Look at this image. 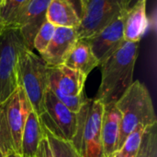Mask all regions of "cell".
I'll list each match as a JSON object with an SVG mask.
<instances>
[{"label": "cell", "instance_id": "26", "mask_svg": "<svg viewBox=\"0 0 157 157\" xmlns=\"http://www.w3.org/2000/svg\"><path fill=\"white\" fill-rule=\"evenodd\" d=\"M4 29H5V27L0 23V35H1V33H2V31H4Z\"/></svg>", "mask_w": 157, "mask_h": 157}, {"label": "cell", "instance_id": "17", "mask_svg": "<svg viewBox=\"0 0 157 157\" xmlns=\"http://www.w3.org/2000/svg\"><path fill=\"white\" fill-rule=\"evenodd\" d=\"M44 136V129L40 117L33 110H30L22 132L21 155L23 157H36L40 143Z\"/></svg>", "mask_w": 157, "mask_h": 157}, {"label": "cell", "instance_id": "2", "mask_svg": "<svg viewBox=\"0 0 157 157\" xmlns=\"http://www.w3.org/2000/svg\"><path fill=\"white\" fill-rule=\"evenodd\" d=\"M115 104L121 114L118 149L137 126L149 128L157 124L151 94L147 87L138 80L132 83Z\"/></svg>", "mask_w": 157, "mask_h": 157}, {"label": "cell", "instance_id": "32", "mask_svg": "<svg viewBox=\"0 0 157 157\" xmlns=\"http://www.w3.org/2000/svg\"><path fill=\"white\" fill-rule=\"evenodd\" d=\"M36 157H37V156H36Z\"/></svg>", "mask_w": 157, "mask_h": 157}, {"label": "cell", "instance_id": "25", "mask_svg": "<svg viewBox=\"0 0 157 157\" xmlns=\"http://www.w3.org/2000/svg\"><path fill=\"white\" fill-rule=\"evenodd\" d=\"M6 157H23L22 155H17V154H12V155H9L8 156Z\"/></svg>", "mask_w": 157, "mask_h": 157}, {"label": "cell", "instance_id": "19", "mask_svg": "<svg viewBox=\"0 0 157 157\" xmlns=\"http://www.w3.org/2000/svg\"><path fill=\"white\" fill-rule=\"evenodd\" d=\"M45 137L48 140L52 151L55 157H82L75 150L73 144L65 140L60 139L49 132L44 127Z\"/></svg>", "mask_w": 157, "mask_h": 157}, {"label": "cell", "instance_id": "29", "mask_svg": "<svg viewBox=\"0 0 157 157\" xmlns=\"http://www.w3.org/2000/svg\"><path fill=\"white\" fill-rule=\"evenodd\" d=\"M3 1H4V0H0V6L2 5V3H3Z\"/></svg>", "mask_w": 157, "mask_h": 157}, {"label": "cell", "instance_id": "18", "mask_svg": "<svg viewBox=\"0 0 157 157\" xmlns=\"http://www.w3.org/2000/svg\"><path fill=\"white\" fill-rule=\"evenodd\" d=\"M146 129L147 128L143 125L137 126L112 157H136L139 153L142 140Z\"/></svg>", "mask_w": 157, "mask_h": 157}, {"label": "cell", "instance_id": "16", "mask_svg": "<svg viewBox=\"0 0 157 157\" xmlns=\"http://www.w3.org/2000/svg\"><path fill=\"white\" fill-rule=\"evenodd\" d=\"M63 65L87 77L95 68L99 66V62L94 56L88 43L86 40L78 39Z\"/></svg>", "mask_w": 157, "mask_h": 157}, {"label": "cell", "instance_id": "10", "mask_svg": "<svg viewBox=\"0 0 157 157\" xmlns=\"http://www.w3.org/2000/svg\"><path fill=\"white\" fill-rule=\"evenodd\" d=\"M124 13L117 17L99 32L86 39L94 56L98 60L99 65L112 55L125 41L123 35Z\"/></svg>", "mask_w": 157, "mask_h": 157}, {"label": "cell", "instance_id": "24", "mask_svg": "<svg viewBox=\"0 0 157 157\" xmlns=\"http://www.w3.org/2000/svg\"><path fill=\"white\" fill-rule=\"evenodd\" d=\"M45 134V133H44ZM37 157H55L52 151V148L50 146V143L48 142V140L46 139V137L44 136V138L41 140L40 143V146H39V149H38V152H37Z\"/></svg>", "mask_w": 157, "mask_h": 157}, {"label": "cell", "instance_id": "27", "mask_svg": "<svg viewBox=\"0 0 157 157\" xmlns=\"http://www.w3.org/2000/svg\"><path fill=\"white\" fill-rule=\"evenodd\" d=\"M86 1H87V0H81V8H82V6L86 4Z\"/></svg>", "mask_w": 157, "mask_h": 157}, {"label": "cell", "instance_id": "7", "mask_svg": "<svg viewBox=\"0 0 157 157\" xmlns=\"http://www.w3.org/2000/svg\"><path fill=\"white\" fill-rule=\"evenodd\" d=\"M130 0H87L81 8L78 39H88L129 8Z\"/></svg>", "mask_w": 157, "mask_h": 157}, {"label": "cell", "instance_id": "23", "mask_svg": "<svg viewBox=\"0 0 157 157\" xmlns=\"http://www.w3.org/2000/svg\"><path fill=\"white\" fill-rule=\"evenodd\" d=\"M49 88L53 93V94L57 97V99L59 101H61L69 110H71L74 113H77L87 99L86 97L85 92L83 93H81L80 95L72 96V95L63 94L60 91H58L57 89H55L53 87H49Z\"/></svg>", "mask_w": 157, "mask_h": 157}, {"label": "cell", "instance_id": "22", "mask_svg": "<svg viewBox=\"0 0 157 157\" xmlns=\"http://www.w3.org/2000/svg\"><path fill=\"white\" fill-rule=\"evenodd\" d=\"M55 26L53 24H52L51 22H49L48 20H46L41 27L40 28V30L38 31V32L36 33L34 40H33V48L36 49L40 55L41 53H43L45 51V49L47 48V46L49 45L54 31H55Z\"/></svg>", "mask_w": 157, "mask_h": 157}, {"label": "cell", "instance_id": "13", "mask_svg": "<svg viewBox=\"0 0 157 157\" xmlns=\"http://www.w3.org/2000/svg\"><path fill=\"white\" fill-rule=\"evenodd\" d=\"M121 114L115 103L104 105L101 138L105 157H112L118 150L121 132Z\"/></svg>", "mask_w": 157, "mask_h": 157}, {"label": "cell", "instance_id": "12", "mask_svg": "<svg viewBox=\"0 0 157 157\" xmlns=\"http://www.w3.org/2000/svg\"><path fill=\"white\" fill-rule=\"evenodd\" d=\"M86 76L64 65L49 67V87H53L66 95L83 93Z\"/></svg>", "mask_w": 157, "mask_h": 157}, {"label": "cell", "instance_id": "1", "mask_svg": "<svg viewBox=\"0 0 157 157\" xmlns=\"http://www.w3.org/2000/svg\"><path fill=\"white\" fill-rule=\"evenodd\" d=\"M139 54V42L124 41L99 66L101 83L96 95L103 105L116 103L133 82V72Z\"/></svg>", "mask_w": 157, "mask_h": 157}, {"label": "cell", "instance_id": "30", "mask_svg": "<svg viewBox=\"0 0 157 157\" xmlns=\"http://www.w3.org/2000/svg\"><path fill=\"white\" fill-rule=\"evenodd\" d=\"M79 2H80V6H81V0H79Z\"/></svg>", "mask_w": 157, "mask_h": 157}, {"label": "cell", "instance_id": "8", "mask_svg": "<svg viewBox=\"0 0 157 157\" xmlns=\"http://www.w3.org/2000/svg\"><path fill=\"white\" fill-rule=\"evenodd\" d=\"M42 126L57 138L71 142L76 129L77 114L69 110L48 88L44 97V112L40 116Z\"/></svg>", "mask_w": 157, "mask_h": 157}, {"label": "cell", "instance_id": "15", "mask_svg": "<svg viewBox=\"0 0 157 157\" xmlns=\"http://www.w3.org/2000/svg\"><path fill=\"white\" fill-rule=\"evenodd\" d=\"M46 19L55 27L76 29L80 24V16L71 0H52L47 11Z\"/></svg>", "mask_w": 157, "mask_h": 157}, {"label": "cell", "instance_id": "6", "mask_svg": "<svg viewBox=\"0 0 157 157\" xmlns=\"http://www.w3.org/2000/svg\"><path fill=\"white\" fill-rule=\"evenodd\" d=\"M26 47L29 46L17 29H4L0 35V104L18 87L17 61Z\"/></svg>", "mask_w": 157, "mask_h": 157}, {"label": "cell", "instance_id": "31", "mask_svg": "<svg viewBox=\"0 0 157 157\" xmlns=\"http://www.w3.org/2000/svg\"><path fill=\"white\" fill-rule=\"evenodd\" d=\"M0 23H1V22H0Z\"/></svg>", "mask_w": 157, "mask_h": 157}, {"label": "cell", "instance_id": "14", "mask_svg": "<svg viewBox=\"0 0 157 157\" xmlns=\"http://www.w3.org/2000/svg\"><path fill=\"white\" fill-rule=\"evenodd\" d=\"M148 28L146 15V0H138L137 3L129 7L123 18V35L127 42H139L144 37Z\"/></svg>", "mask_w": 157, "mask_h": 157}, {"label": "cell", "instance_id": "5", "mask_svg": "<svg viewBox=\"0 0 157 157\" xmlns=\"http://www.w3.org/2000/svg\"><path fill=\"white\" fill-rule=\"evenodd\" d=\"M104 105L97 99H86L77 114L75 135L70 142L82 157H105L101 129Z\"/></svg>", "mask_w": 157, "mask_h": 157}, {"label": "cell", "instance_id": "21", "mask_svg": "<svg viewBox=\"0 0 157 157\" xmlns=\"http://www.w3.org/2000/svg\"><path fill=\"white\" fill-rule=\"evenodd\" d=\"M136 157H157V124L145 130Z\"/></svg>", "mask_w": 157, "mask_h": 157}, {"label": "cell", "instance_id": "28", "mask_svg": "<svg viewBox=\"0 0 157 157\" xmlns=\"http://www.w3.org/2000/svg\"><path fill=\"white\" fill-rule=\"evenodd\" d=\"M0 157H6L5 155H4V154H3V153H2V152H1V150H0Z\"/></svg>", "mask_w": 157, "mask_h": 157}, {"label": "cell", "instance_id": "9", "mask_svg": "<svg viewBox=\"0 0 157 157\" xmlns=\"http://www.w3.org/2000/svg\"><path fill=\"white\" fill-rule=\"evenodd\" d=\"M52 0H29L8 28L17 29L28 46L33 49V40L47 20L46 11Z\"/></svg>", "mask_w": 157, "mask_h": 157}, {"label": "cell", "instance_id": "4", "mask_svg": "<svg viewBox=\"0 0 157 157\" xmlns=\"http://www.w3.org/2000/svg\"><path fill=\"white\" fill-rule=\"evenodd\" d=\"M17 82L24 90L32 110L44 112V97L49 88V66L30 48H24L17 61Z\"/></svg>", "mask_w": 157, "mask_h": 157}, {"label": "cell", "instance_id": "20", "mask_svg": "<svg viewBox=\"0 0 157 157\" xmlns=\"http://www.w3.org/2000/svg\"><path fill=\"white\" fill-rule=\"evenodd\" d=\"M29 0H4L0 6V22L5 28H8L17 15Z\"/></svg>", "mask_w": 157, "mask_h": 157}, {"label": "cell", "instance_id": "11", "mask_svg": "<svg viewBox=\"0 0 157 157\" xmlns=\"http://www.w3.org/2000/svg\"><path fill=\"white\" fill-rule=\"evenodd\" d=\"M77 41L78 35L75 29L56 27L49 45L40 54V57L49 67L63 65Z\"/></svg>", "mask_w": 157, "mask_h": 157}, {"label": "cell", "instance_id": "3", "mask_svg": "<svg viewBox=\"0 0 157 157\" xmlns=\"http://www.w3.org/2000/svg\"><path fill=\"white\" fill-rule=\"evenodd\" d=\"M32 110L21 86L0 104V150L8 156L21 155V138L29 111Z\"/></svg>", "mask_w": 157, "mask_h": 157}]
</instances>
